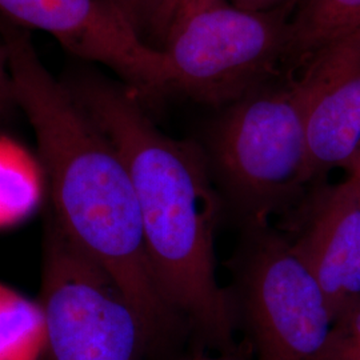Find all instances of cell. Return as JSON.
Masks as SVG:
<instances>
[{"instance_id": "obj_1", "label": "cell", "mask_w": 360, "mask_h": 360, "mask_svg": "<svg viewBox=\"0 0 360 360\" xmlns=\"http://www.w3.org/2000/svg\"><path fill=\"white\" fill-rule=\"evenodd\" d=\"M13 101L37 136L50 183L53 221L107 271L156 340L181 322L155 281L129 171L70 89L41 63L26 28L0 16Z\"/></svg>"}, {"instance_id": "obj_2", "label": "cell", "mask_w": 360, "mask_h": 360, "mask_svg": "<svg viewBox=\"0 0 360 360\" xmlns=\"http://www.w3.org/2000/svg\"><path fill=\"white\" fill-rule=\"evenodd\" d=\"M71 92L129 171L150 266L169 307L212 347L233 349L235 307L215 260L224 200L205 150L163 134L126 86L84 75Z\"/></svg>"}, {"instance_id": "obj_3", "label": "cell", "mask_w": 360, "mask_h": 360, "mask_svg": "<svg viewBox=\"0 0 360 360\" xmlns=\"http://www.w3.org/2000/svg\"><path fill=\"white\" fill-rule=\"evenodd\" d=\"M205 153L219 193L245 227L267 224L311 183L297 80L264 84L226 105Z\"/></svg>"}, {"instance_id": "obj_4", "label": "cell", "mask_w": 360, "mask_h": 360, "mask_svg": "<svg viewBox=\"0 0 360 360\" xmlns=\"http://www.w3.org/2000/svg\"><path fill=\"white\" fill-rule=\"evenodd\" d=\"M290 11L251 10L221 0L187 18L160 50L168 94L229 105L263 87L287 59Z\"/></svg>"}, {"instance_id": "obj_5", "label": "cell", "mask_w": 360, "mask_h": 360, "mask_svg": "<svg viewBox=\"0 0 360 360\" xmlns=\"http://www.w3.org/2000/svg\"><path fill=\"white\" fill-rule=\"evenodd\" d=\"M231 270L257 360H323L334 315L291 240L269 223L245 227Z\"/></svg>"}, {"instance_id": "obj_6", "label": "cell", "mask_w": 360, "mask_h": 360, "mask_svg": "<svg viewBox=\"0 0 360 360\" xmlns=\"http://www.w3.org/2000/svg\"><path fill=\"white\" fill-rule=\"evenodd\" d=\"M47 360H142L156 340L112 276L52 221L41 296Z\"/></svg>"}, {"instance_id": "obj_7", "label": "cell", "mask_w": 360, "mask_h": 360, "mask_svg": "<svg viewBox=\"0 0 360 360\" xmlns=\"http://www.w3.org/2000/svg\"><path fill=\"white\" fill-rule=\"evenodd\" d=\"M0 16L51 35L80 59L105 65L139 101L168 94L163 52L143 40L112 0H0Z\"/></svg>"}, {"instance_id": "obj_8", "label": "cell", "mask_w": 360, "mask_h": 360, "mask_svg": "<svg viewBox=\"0 0 360 360\" xmlns=\"http://www.w3.org/2000/svg\"><path fill=\"white\" fill-rule=\"evenodd\" d=\"M304 104L309 178L360 156V30L324 46L296 79Z\"/></svg>"}, {"instance_id": "obj_9", "label": "cell", "mask_w": 360, "mask_h": 360, "mask_svg": "<svg viewBox=\"0 0 360 360\" xmlns=\"http://www.w3.org/2000/svg\"><path fill=\"white\" fill-rule=\"evenodd\" d=\"M291 243L336 322L360 302V175L318 188Z\"/></svg>"}, {"instance_id": "obj_10", "label": "cell", "mask_w": 360, "mask_h": 360, "mask_svg": "<svg viewBox=\"0 0 360 360\" xmlns=\"http://www.w3.org/2000/svg\"><path fill=\"white\" fill-rule=\"evenodd\" d=\"M360 30V0H304L291 19L285 62L304 63L324 46Z\"/></svg>"}, {"instance_id": "obj_11", "label": "cell", "mask_w": 360, "mask_h": 360, "mask_svg": "<svg viewBox=\"0 0 360 360\" xmlns=\"http://www.w3.org/2000/svg\"><path fill=\"white\" fill-rule=\"evenodd\" d=\"M46 351V321L39 302L0 283V360H39Z\"/></svg>"}, {"instance_id": "obj_12", "label": "cell", "mask_w": 360, "mask_h": 360, "mask_svg": "<svg viewBox=\"0 0 360 360\" xmlns=\"http://www.w3.org/2000/svg\"><path fill=\"white\" fill-rule=\"evenodd\" d=\"M41 180L34 156L20 144L0 136V227L13 226L37 208Z\"/></svg>"}, {"instance_id": "obj_13", "label": "cell", "mask_w": 360, "mask_h": 360, "mask_svg": "<svg viewBox=\"0 0 360 360\" xmlns=\"http://www.w3.org/2000/svg\"><path fill=\"white\" fill-rule=\"evenodd\" d=\"M221 0H163L148 35V44L162 50L169 34L187 18Z\"/></svg>"}, {"instance_id": "obj_14", "label": "cell", "mask_w": 360, "mask_h": 360, "mask_svg": "<svg viewBox=\"0 0 360 360\" xmlns=\"http://www.w3.org/2000/svg\"><path fill=\"white\" fill-rule=\"evenodd\" d=\"M323 360H360V302L336 319Z\"/></svg>"}, {"instance_id": "obj_15", "label": "cell", "mask_w": 360, "mask_h": 360, "mask_svg": "<svg viewBox=\"0 0 360 360\" xmlns=\"http://www.w3.org/2000/svg\"><path fill=\"white\" fill-rule=\"evenodd\" d=\"M146 43L163 0H112Z\"/></svg>"}, {"instance_id": "obj_16", "label": "cell", "mask_w": 360, "mask_h": 360, "mask_svg": "<svg viewBox=\"0 0 360 360\" xmlns=\"http://www.w3.org/2000/svg\"><path fill=\"white\" fill-rule=\"evenodd\" d=\"M15 103L13 101V84L8 71L7 55L4 46L0 40V110L7 107L8 104Z\"/></svg>"}, {"instance_id": "obj_17", "label": "cell", "mask_w": 360, "mask_h": 360, "mask_svg": "<svg viewBox=\"0 0 360 360\" xmlns=\"http://www.w3.org/2000/svg\"><path fill=\"white\" fill-rule=\"evenodd\" d=\"M229 1L251 10H275L281 7H292L297 0H229Z\"/></svg>"}, {"instance_id": "obj_18", "label": "cell", "mask_w": 360, "mask_h": 360, "mask_svg": "<svg viewBox=\"0 0 360 360\" xmlns=\"http://www.w3.org/2000/svg\"><path fill=\"white\" fill-rule=\"evenodd\" d=\"M188 360H245L243 352H240L238 348L235 347L230 351H220V354L217 356H210V355H198Z\"/></svg>"}, {"instance_id": "obj_19", "label": "cell", "mask_w": 360, "mask_h": 360, "mask_svg": "<svg viewBox=\"0 0 360 360\" xmlns=\"http://www.w3.org/2000/svg\"><path fill=\"white\" fill-rule=\"evenodd\" d=\"M351 172H355V174L360 175V162L358 163V165H356V166H355V167H354V169H352ZM351 172H349V174H351Z\"/></svg>"}, {"instance_id": "obj_20", "label": "cell", "mask_w": 360, "mask_h": 360, "mask_svg": "<svg viewBox=\"0 0 360 360\" xmlns=\"http://www.w3.org/2000/svg\"><path fill=\"white\" fill-rule=\"evenodd\" d=\"M360 162V156H359V159H358V162H356V165H358V163H359ZM356 165H355V166H356ZM352 169H354V168H352Z\"/></svg>"}]
</instances>
